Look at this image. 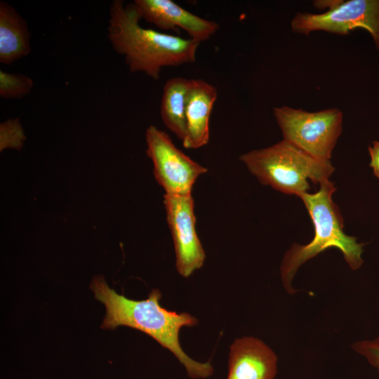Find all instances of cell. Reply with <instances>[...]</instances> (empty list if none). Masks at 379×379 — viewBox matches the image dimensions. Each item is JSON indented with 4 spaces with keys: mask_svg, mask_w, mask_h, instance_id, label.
Segmentation results:
<instances>
[{
    "mask_svg": "<svg viewBox=\"0 0 379 379\" xmlns=\"http://www.w3.org/2000/svg\"><path fill=\"white\" fill-rule=\"evenodd\" d=\"M335 190L333 182L328 180L319 184L317 192H307L299 197L312 220L314 236L306 245L293 244L284 257L281 274L289 293L295 291L291 281L299 267L328 248H338L352 270L359 268L363 263L364 244L343 232L342 215L332 199Z\"/></svg>",
    "mask_w": 379,
    "mask_h": 379,
    "instance_id": "3957f363",
    "label": "cell"
},
{
    "mask_svg": "<svg viewBox=\"0 0 379 379\" xmlns=\"http://www.w3.org/2000/svg\"><path fill=\"white\" fill-rule=\"evenodd\" d=\"M218 90L201 79H190L186 99V137L182 142L187 149H198L209 140V120Z\"/></svg>",
    "mask_w": 379,
    "mask_h": 379,
    "instance_id": "8fae6325",
    "label": "cell"
},
{
    "mask_svg": "<svg viewBox=\"0 0 379 379\" xmlns=\"http://www.w3.org/2000/svg\"><path fill=\"white\" fill-rule=\"evenodd\" d=\"M274 117L286 140L317 159L330 161L342 133L343 114L338 108L310 112L275 107Z\"/></svg>",
    "mask_w": 379,
    "mask_h": 379,
    "instance_id": "5b68a950",
    "label": "cell"
},
{
    "mask_svg": "<svg viewBox=\"0 0 379 379\" xmlns=\"http://www.w3.org/2000/svg\"><path fill=\"white\" fill-rule=\"evenodd\" d=\"M164 204L175 247L176 269L187 278L202 267L206 258L196 230L194 200L192 195L165 194Z\"/></svg>",
    "mask_w": 379,
    "mask_h": 379,
    "instance_id": "ba28073f",
    "label": "cell"
},
{
    "mask_svg": "<svg viewBox=\"0 0 379 379\" xmlns=\"http://www.w3.org/2000/svg\"><path fill=\"white\" fill-rule=\"evenodd\" d=\"M30 51V34L25 20L11 5L1 1L0 62L10 65Z\"/></svg>",
    "mask_w": 379,
    "mask_h": 379,
    "instance_id": "7c38bea8",
    "label": "cell"
},
{
    "mask_svg": "<svg viewBox=\"0 0 379 379\" xmlns=\"http://www.w3.org/2000/svg\"><path fill=\"white\" fill-rule=\"evenodd\" d=\"M34 81L29 77L0 70V96L4 99H21L29 94Z\"/></svg>",
    "mask_w": 379,
    "mask_h": 379,
    "instance_id": "5bb4252c",
    "label": "cell"
},
{
    "mask_svg": "<svg viewBox=\"0 0 379 379\" xmlns=\"http://www.w3.org/2000/svg\"><path fill=\"white\" fill-rule=\"evenodd\" d=\"M133 4L141 19L163 30L182 29L189 39L199 43L210 39L219 28L215 21L201 18L171 0H135Z\"/></svg>",
    "mask_w": 379,
    "mask_h": 379,
    "instance_id": "9c48e42d",
    "label": "cell"
},
{
    "mask_svg": "<svg viewBox=\"0 0 379 379\" xmlns=\"http://www.w3.org/2000/svg\"><path fill=\"white\" fill-rule=\"evenodd\" d=\"M371 157L370 166L373 168L374 175L379 178V141H373L368 147Z\"/></svg>",
    "mask_w": 379,
    "mask_h": 379,
    "instance_id": "e0dca14e",
    "label": "cell"
},
{
    "mask_svg": "<svg viewBox=\"0 0 379 379\" xmlns=\"http://www.w3.org/2000/svg\"><path fill=\"white\" fill-rule=\"evenodd\" d=\"M239 159L262 184L298 197L310 190L309 180L320 184L335 171L331 161L317 159L284 140L243 154Z\"/></svg>",
    "mask_w": 379,
    "mask_h": 379,
    "instance_id": "277c9868",
    "label": "cell"
},
{
    "mask_svg": "<svg viewBox=\"0 0 379 379\" xmlns=\"http://www.w3.org/2000/svg\"><path fill=\"white\" fill-rule=\"evenodd\" d=\"M340 0H318L314 1L313 4L318 9H326V11L331 10L335 6Z\"/></svg>",
    "mask_w": 379,
    "mask_h": 379,
    "instance_id": "ac0fdd59",
    "label": "cell"
},
{
    "mask_svg": "<svg viewBox=\"0 0 379 379\" xmlns=\"http://www.w3.org/2000/svg\"><path fill=\"white\" fill-rule=\"evenodd\" d=\"M1 151L20 149L26 138L19 118L8 119L0 125Z\"/></svg>",
    "mask_w": 379,
    "mask_h": 379,
    "instance_id": "9a60e30c",
    "label": "cell"
},
{
    "mask_svg": "<svg viewBox=\"0 0 379 379\" xmlns=\"http://www.w3.org/2000/svg\"><path fill=\"white\" fill-rule=\"evenodd\" d=\"M353 349L364 356L368 362L379 371V337L373 340L355 343Z\"/></svg>",
    "mask_w": 379,
    "mask_h": 379,
    "instance_id": "2e32d148",
    "label": "cell"
},
{
    "mask_svg": "<svg viewBox=\"0 0 379 379\" xmlns=\"http://www.w3.org/2000/svg\"><path fill=\"white\" fill-rule=\"evenodd\" d=\"M91 289L95 298L106 308L101 328L114 330L126 326L140 331L171 351L193 379L206 378L213 373L209 361L199 362L190 358L182 349L179 333L184 326H195L197 319L189 313L168 311L161 306V293L153 289L145 300H135L117 293L101 275L93 278Z\"/></svg>",
    "mask_w": 379,
    "mask_h": 379,
    "instance_id": "6da1fadb",
    "label": "cell"
},
{
    "mask_svg": "<svg viewBox=\"0 0 379 379\" xmlns=\"http://www.w3.org/2000/svg\"><path fill=\"white\" fill-rule=\"evenodd\" d=\"M133 4L114 0L109 8L107 37L124 57L129 71L159 79L163 68L194 63L200 43L141 27Z\"/></svg>",
    "mask_w": 379,
    "mask_h": 379,
    "instance_id": "7a4b0ae2",
    "label": "cell"
},
{
    "mask_svg": "<svg viewBox=\"0 0 379 379\" xmlns=\"http://www.w3.org/2000/svg\"><path fill=\"white\" fill-rule=\"evenodd\" d=\"M277 371L275 354L260 340L244 337L230 346L227 379H274Z\"/></svg>",
    "mask_w": 379,
    "mask_h": 379,
    "instance_id": "30bf717a",
    "label": "cell"
},
{
    "mask_svg": "<svg viewBox=\"0 0 379 379\" xmlns=\"http://www.w3.org/2000/svg\"><path fill=\"white\" fill-rule=\"evenodd\" d=\"M145 140L155 179L166 194L191 195L196 180L207 168L176 147L168 134L154 126L147 127Z\"/></svg>",
    "mask_w": 379,
    "mask_h": 379,
    "instance_id": "8992f818",
    "label": "cell"
},
{
    "mask_svg": "<svg viewBox=\"0 0 379 379\" xmlns=\"http://www.w3.org/2000/svg\"><path fill=\"white\" fill-rule=\"evenodd\" d=\"M190 79L173 77L163 88L160 115L163 123L181 141L186 137V99Z\"/></svg>",
    "mask_w": 379,
    "mask_h": 379,
    "instance_id": "4fadbf2b",
    "label": "cell"
},
{
    "mask_svg": "<svg viewBox=\"0 0 379 379\" xmlns=\"http://www.w3.org/2000/svg\"><path fill=\"white\" fill-rule=\"evenodd\" d=\"M291 27L293 32L305 35L316 31L346 35L362 28L369 32L379 50V0H340L323 13H298Z\"/></svg>",
    "mask_w": 379,
    "mask_h": 379,
    "instance_id": "52a82bcc",
    "label": "cell"
}]
</instances>
